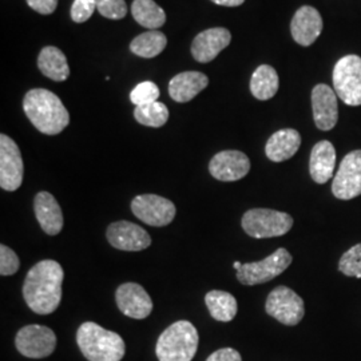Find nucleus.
Here are the masks:
<instances>
[{
	"label": "nucleus",
	"mask_w": 361,
	"mask_h": 361,
	"mask_svg": "<svg viewBox=\"0 0 361 361\" xmlns=\"http://www.w3.org/2000/svg\"><path fill=\"white\" fill-rule=\"evenodd\" d=\"M65 271L59 262L43 259L27 273L23 297L28 308L38 314H51L59 308L62 300V283Z\"/></svg>",
	"instance_id": "nucleus-1"
},
{
	"label": "nucleus",
	"mask_w": 361,
	"mask_h": 361,
	"mask_svg": "<svg viewBox=\"0 0 361 361\" xmlns=\"http://www.w3.org/2000/svg\"><path fill=\"white\" fill-rule=\"evenodd\" d=\"M23 110L27 118L37 129L56 135L70 123V114L58 95L46 89H32L23 99Z\"/></svg>",
	"instance_id": "nucleus-2"
},
{
	"label": "nucleus",
	"mask_w": 361,
	"mask_h": 361,
	"mask_svg": "<svg viewBox=\"0 0 361 361\" xmlns=\"http://www.w3.org/2000/svg\"><path fill=\"white\" fill-rule=\"evenodd\" d=\"M77 343L89 361H121L126 352L125 341L121 336L92 322L79 326Z\"/></svg>",
	"instance_id": "nucleus-3"
},
{
	"label": "nucleus",
	"mask_w": 361,
	"mask_h": 361,
	"mask_svg": "<svg viewBox=\"0 0 361 361\" xmlns=\"http://www.w3.org/2000/svg\"><path fill=\"white\" fill-rule=\"evenodd\" d=\"M200 343L193 324L180 320L171 324L158 337L155 353L159 361H192Z\"/></svg>",
	"instance_id": "nucleus-4"
},
{
	"label": "nucleus",
	"mask_w": 361,
	"mask_h": 361,
	"mask_svg": "<svg viewBox=\"0 0 361 361\" xmlns=\"http://www.w3.org/2000/svg\"><path fill=\"white\" fill-rule=\"evenodd\" d=\"M243 229L253 238L281 237L293 226V219L288 213L271 209H250L243 216Z\"/></svg>",
	"instance_id": "nucleus-5"
},
{
	"label": "nucleus",
	"mask_w": 361,
	"mask_h": 361,
	"mask_svg": "<svg viewBox=\"0 0 361 361\" xmlns=\"http://www.w3.org/2000/svg\"><path fill=\"white\" fill-rule=\"evenodd\" d=\"M336 95L348 106L361 104V58L357 55L343 56L334 68Z\"/></svg>",
	"instance_id": "nucleus-6"
},
{
	"label": "nucleus",
	"mask_w": 361,
	"mask_h": 361,
	"mask_svg": "<svg viewBox=\"0 0 361 361\" xmlns=\"http://www.w3.org/2000/svg\"><path fill=\"white\" fill-rule=\"evenodd\" d=\"M292 256L285 247H279L273 255L257 262L243 264L237 271V279L243 285L264 284L284 273L292 264Z\"/></svg>",
	"instance_id": "nucleus-7"
},
{
	"label": "nucleus",
	"mask_w": 361,
	"mask_h": 361,
	"mask_svg": "<svg viewBox=\"0 0 361 361\" xmlns=\"http://www.w3.org/2000/svg\"><path fill=\"white\" fill-rule=\"evenodd\" d=\"M265 310L277 322L293 326L304 319L305 305L295 290L286 286H277L267 298Z\"/></svg>",
	"instance_id": "nucleus-8"
},
{
	"label": "nucleus",
	"mask_w": 361,
	"mask_h": 361,
	"mask_svg": "<svg viewBox=\"0 0 361 361\" xmlns=\"http://www.w3.org/2000/svg\"><path fill=\"white\" fill-rule=\"evenodd\" d=\"M15 345L20 355L28 359H44L56 348V336L44 325H26L15 337Z\"/></svg>",
	"instance_id": "nucleus-9"
},
{
	"label": "nucleus",
	"mask_w": 361,
	"mask_h": 361,
	"mask_svg": "<svg viewBox=\"0 0 361 361\" xmlns=\"http://www.w3.org/2000/svg\"><path fill=\"white\" fill-rule=\"evenodd\" d=\"M131 212L138 219L150 226H166L176 217V205L157 194L137 195L131 202Z\"/></svg>",
	"instance_id": "nucleus-10"
},
{
	"label": "nucleus",
	"mask_w": 361,
	"mask_h": 361,
	"mask_svg": "<svg viewBox=\"0 0 361 361\" xmlns=\"http://www.w3.org/2000/svg\"><path fill=\"white\" fill-rule=\"evenodd\" d=\"M25 165L19 146L13 140L0 135V186L6 192H15L23 183Z\"/></svg>",
	"instance_id": "nucleus-11"
},
{
	"label": "nucleus",
	"mask_w": 361,
	"mask_h": 361,
	"mask_svg": "<svg viewBox=\"0 0 361 361\" xmlns=\"http://www.w3.org/2000/svg\"><path fill=\"white\" fill-rule=\"evenodd\" d=\"M332 193L336 198L349 201L361 194V150L350 152L344 157L336 173Z\"/></svg>",
	"instance_id": "nucleus-12"
},
{
	"label": "nucleus",
	"mask_w": 361,
	"mask_h": 361,
	"mask_svg": "<svg viewBox=\"0 0 361 361\" xmlns=\"http://www.w3.org/2000/svg\"><path fill=\"white\" fill-rule=\"evenodd\" d=\"M109 244L118 250L140 252L152 244V237L142 226L129 221H118L107 228Z\"/></svg>",
	"instance_id": "nucleus-13"
},
{
	"label": "nucleus",
	"mask_w": 361,
	"mask_h": 361,
	"mask_svg": "<svg viewBox=\"0 0 361 361\" xmlns=\"http://www.w3.org/2000/svg\"><path fill=\"white\" fill-rule=\"evenodd\" d=\"M116 305L130 319L142 320L153 310V301L145 288L135 283H125L116 292Z\"/></svg>",
	"instance_id": "nucleus-14"
},
{
	"label": "nucleus",
	"mask_w": 361,
	"mask_h": 361,
	"mask_svg": "<svg viewBox=\"0 0 361 361\" xmlns=\"http://www.w3.org/2000/svg\"><path fill=\"white\" fill-rule=\"evenodd\" d=\"M250 170L247 155L238 150H224L214 155L209 164V171L216 180L234 182L243 180Z\"/></svg>",
	"instance_id": "nucleus-15"
},
{
	"label": "nucleus",
	"mask_w": 361,
	"mask_h": 361,
	"mask_svg": "<svg viewBox=\"0 0 361 361\" xmlns=\"http://www.w3.org/2000/svg\"><path fill=\"white\" fill-rule=\"evenodd\" d=\"M312 109L313 119L317 129L329 131L334 129L338 121L337 95L328 85H317L312 91Z\"/></svg>",
	"instance_id": "nucleus-16"
},
{
	"label": "nucleus",
	"mask_w": 361,
	"mask_h": 361,
	"mask_svg": "<svg viewBox=\"0 0 361 361\" xmlns=\"http://www.w3.org/2000/svg\"><path fill=\"white\" fill-rule=\"evenodd\" d=\"M232 42V34L224 27L209 28L200 32L192 43V55L200 63H209Z\"/></svg>",
	"instance_id": "nucleus-17"
},
{
	"label": "nucleus",
	"mask_w": 361,
	"mask_h": 361,
	"mask_svg": "<svg viewBox=\"0 0 361 361\" xmlns=\"http://www.w3.org/2000/svg\"><path fill=\"white\" fill-rule=\"evenodd\" d=\"M322 31L323 18L316 8L310 6H304L297 10L290 23V32L296 43L300 46L308 47L317 40Z\"/></svg>",
	"instance_id": "nucleus-18"
},
{
	"label": "nucleus",
	"mask_w": 361,
	"mask_h": 361,
	"mask_svg": "<svg viewBox=\"0 0 361 361\" xmlns=\"http://www.w3.org/2000/svg\"><path fill=\"white\" fill-rule=\"evenodd\" d=\"M34 210L40 228L49 235H56L63 229V214L55 197L49 192L37 194Z\"/></svg>",
	"instance_id": "nucleus-19"
},
{
	"label": "nucleus",
	"mask_w": 361,
	"mask_h": 361,
	"mask_svg": "<svg viewBox=\"0 0 361 361\" xmlns=\"http://www.w3.org/2000/svg\"><path fill=\"white\" fill-rule=\"evenodd\" d=\"M209 85V78L198 71H185L177 74L169 83V94L173 101L186 104L205 90Z\"/></svg>",
	"instance_id": "nucleus-20"
},
{
	"label": "nucleus",
	"mask_w": 361,
	"mask_h": 361,
	"mask_svg": "<svg viewBox=\"0 0 361 361\" xmlns=\"http://www.w3.org/2000/svg\"><path fill=\"white\" fill-rule=\"evenodd\" d=\"M336 166L335 146L329 141H320L312 149L310 171L312 180L324 185L334 177Z\"/></svg>",
	"instance_id": "nucleus-21"
},
{
	"label": "nucleus",
	"mask_w": 361,
	"mask_h": 361,
	"mask_svg": "<svg viewBox=\"0 0 361 361\" xmlns=\"http://www.w3.org/2000/svg\"><path fill=\"white\" fill-rule=\"evenodd\" d=\"M300 146L301 135L297 130H279L268 140L265 154L273 162H284L296 154Z\"/></svg>",
	"instance_id": "nucleus-22"
},
{
	"label": "nucleus",
	"mask_w": 361,
	"mask_h": 361,
	"mask_svg": "<svg viewBox=\"0 0 361 361\" xmlns=\"http://www.w3.org/2000/svg\"><path fill=\"white\" fill-rule=\"evenodd\" d=\"M38 67L43 75L55 82H63L70 77V67L65 54L54 46H47L40 51Z\"/></svg>",
	"instance_id": "nucleus-23"
},
{
	"label": "nucleus",
	"mask_w": 361,
	"mask_h": 361,
	"mask_svg": "<svg viewBox=\"0 0 361 361\" xmlns=\"http://www.w3.org/2000/svg\"><path fill=\"white\" fill-rule=\"evenodd\" d=\"M280 86L277 71L269 65H261L253 73L250 79V91L258 101H268L273 98Z\"/></svg>",
	"instance_id": "nucleus-24"
},
{
	"label": "nucleus",
	"mask_w": 361,
	"mask_h": 361,
	"mask_svg": "<svg viewBox=\"0 0 361 361\" xmlns=\"http://www.w3.org/2000/svg\"><path fill=\"white\" fill-rule=\"evenodd\" d=\"M205 304L210 316L221 323L232 322L238 310L235 297L225 290H210L205 296Z\"/></svg>",
	"instance_id": "nucleus-25"
},
{
	"label": "nucleus",
	"mask_w": 361,
	"mask_h": 361,
	"mask_svg": "<svg viewBox=\"0 0 361 361\" xmlns=\"http://www.w3.org/2000/svg\"><path fill=\"white\" fill-rule=\"evenodd\" d=\"M131 13L138 25L149 30H157L166 23V13L154 0H134Z\"/></svg>",
	"instance_id": "nucleus-26"
},
{
	"label": "nucleus",
	"mask_w": 361,
	"mask_h": 361,
	"mask_svg": "<svg viewBox=\"0 0 361 361\" xmlns=\"http://www.w3.org/2000/svg\"><path fill=\"white\" fill-rule=\"evenodd\" d=\"M168 39L161 31H147L138 35L130 44V50L141 58H154L166 49Z\"/></svg>",
	"instance_id": "nucleus-27"
},
{
	"label": "nucleus",
	"mask_w": 361,
	"mask_h": 361,
	"mask_svg": "<svg viewBox=\"0 0 361 361\" xmlns=\"http://www.w3.org/2000/svg\"><path fill=\"white\" fill-rule=\"evenodd\" d=\"M134 118L143 126L162 128L168 122V107L161 102L137 106L134 110Z\"/></svg>",
	"instance_id": "nucleus-28"
},
{
	"label": "nucleus",
	"mask_w": 361,
	"mask_h": 361,
	"mask_svg": "<svg viewBox=\"0 0 361 361\" xmlns=\"http://www.w3.org/2000/svg\"><path fill=\"white\" fill-rule=\"evenodd\" d=\"M338 271L348 277L361 279V244L349 247L341 256Z\"/></svg>",
	"instance_id": "nucleus-29"
},
{
	"label": "nucleus",
	"mask_w": 361,
	"mask_h": 361,
	"mask_svg": "<svg viewBox=\"0 0 361 361\" xmlns=\"http://www.w3.org/2000/svg\"><path fill=\"white\" fill-rule=\"evenodd\" d=\"M158 98H159V89L150 80L137 85L130 94V101L135 106L154 104L158 102Z\"/></svg>",
	"instance_id": "nucleus-30"
},
{
	"label": "nucleus",
	"mask_w": 361,
	"mask_h": 361,
	"mask_svg": "<svg viewBox=\"0 0 361 361\" xmlns=\"http://www.w3.org/2000/svg\"><path fill=\"white\" fill-rule=\"evenodd\" d=\"M97 11L111 20L123 19L128 13L125 0H97Z\"/></svg>",
	"instance_id": "nucleus-31"
},
{
	"label": "nucleus",
	"mask_w": 361,
	"mask_h": 361,
	"mask_svg": "<svg viewBox=\"0 0 361 361\" xmlns=\"http://www.w3.org/2000/svg\"><path fill=\"white\" fill-rule=\"evenodd\" d=\"M20 261L11 247L0 245V274L13 276L19 271Z\"/></svg>",
	"instance_id": "nucleus-32"
},
{
	"label": "nucleus",
	"mask_w": 361,
	"mask_h": 361,
	"mask_svg": "<svg viewBox=\"0 0 361 361\" xmlns=\"http://www.w3.org/2000/svg\"><path fill=\"white\" fill-rule=\"evenodd\" d=\"M97 10V0H74L71 7V19L75 23H85Z\"/></svg>",
	"instance_id": "nucleus-33"
},
{
	"label": "nucleus",
	"mask_w": 361,
	"mask_h": 361,
	"mask_svg": "<svg viewBox=\"0 0 361 361\" xmlns=\"http://www.w3.org/2000/svg\"><path fill=\"white\" fill-rule=\"evenodd\" d=\"M27 4L37 13L50 15L56 10L58 0H27Z\"/></svg>",
	"instance_id": "nucleus-34"
},
{
	"label": "nucleus",
	"mask_w": 361,
	"mask_h": 361,
	"mask_svg": "<svg viewBox=\"0 0 361 361\" xmlns=\"http://www.w3.org/2000/svg\"><path fill=\"white\" fill-rule=\"evenodd\" d=\"M207 361H243V359L235 349L222 348L212 353Z\"/></svg>",
	"instance_id": "nucleus-35"
},
{
	"label": "nucleus",
	"mask_w": 361,
	"mask_h": 361,
	"mask_svg": "<svg viewBox=\"0 0 361 361\" xmlns=\"http://www.w3.org/2000/svg\"><path fill=\"white\" fill-rule=\"evenodd\" d=\"M212 1L219 6H225V7H238V6L244 4L245 0H212Z\"/></svg>",
	"instance_id": "nucleus-36"
},
{
	"label": "nucleus",
	"mask_w": 361,
	"mask_h": 361,
	"mask_svg": "<svg viewBox=\"0 0 361 361\" xmlns=\"http://www.w3.org/2000/svg\"><path fill=\"white\" fill-rule=\"evenodd\" d=\"M233 267H234V269H235V271H238V269L243 267V264H241L240 261H235V262L233 264Z\"/></svg>",
	"instance_id": "nucleus-37"
}]
</instances>
